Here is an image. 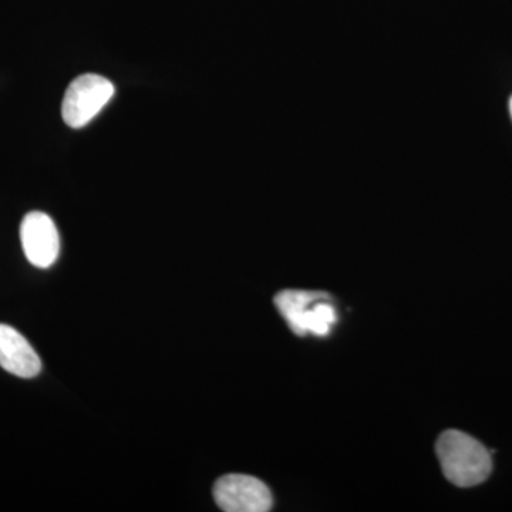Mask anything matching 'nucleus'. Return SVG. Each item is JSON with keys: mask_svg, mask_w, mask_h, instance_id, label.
I'll return each mask as SVG.
<instances>
[{"mask_svg": "<svg viewBox=\"0 0 512 512\" xmlns=\"http://www.w3.org/2000/svg\"><path fill=\"white\" fill-rule=\"evenodd\" d=\"M436 451L444 476L457 487L484 483L493 471L490 451L463 431H444L437 440Z\"/></svg>", "mask_w": 512, "mask_h": 512, "instance_id": "f257e3e1", "label": "nucleus"}, {"mask_svg": "<svg viewBox=\"0 0 512 512\" xmlns=\"http://www.w3.org/2000/svg\"><path fill=\"white\" fill-rule=\"evenodd\" d=\"M275 306L292 332L298 336L325 338L338 320L335 306L322 292L282 291L275 296Z\"/></svg>", "mask_w": 512, "mask_h": 512, "instance_id": "f03ea898", "label": "nucleus"}, {"mask_svg": "<svg viewBox=\"0 0 512 512\" xmlns=\"http://www.w3.org/2000/svg\"><path fill=\"white\" fill-rule=\"evenodd\" d=\"M114 84L100 74L87 73L74 79L64 93L62 116L72 128H82L113 99Z\"/></svg>", "mask_w": 512, "mask_h": 512, "instance_id": "7ed1b4c3", "label": "nucleus"}, {"mask_svg": "<svg viewBox=\"0 0 512 512\" xmlns=\"http://www.w3.org/2000/svg\"><path fill=\"white\" fill-rule=\"evenodd\" d=\"M214 500L222 511L266 512L274 505L271 490L258 478L228 474L214 485Z\"/></svg>", "mask_w": 512, "mask_h": 512, "instance_id": "20e7f679", "label": "nucleus"}, {"mask_svg": "<svg viewBox=\"0 0 512 512\" xmlns=\"http://www.w3.org/2000/svg\"><path fill=\"white\" fill-rule=\"evenodd\" d=\"M20 241L26 258L37 268H49L59 258V232L55 222L45 212H29L23 218Z\"/></svg>", "mask_w": 512, "mask_h": 512, "instance_id": "39448f33", "label": "nucleus"}, {"mask_svg": "<svg viewBox=\"0 0 512 512\" xmlns=\"http://www.w3.org/2000/svg\"><path fill=\"white\" fill-rule=\"evenodd\" d=\"M0 366L22 379H32L42 370L36 350L9 325H0Z\"/></svg>", "mask_w": 512, "mask_h": 512, "instance_id": "423d86ee", "label": "nucleus"}, {"mask_svg": "<svg viewBox=\"0 0 512 512\" xmlns=\"http://www.w3.org/2000/svg\"><path fill=\"white\" fill-rule=\"evenodd\" d=\"M510 114H511V119H512V97H511V100H510Z\"/></svg>", "mask_w": 512, "mask_h": 512, "instance_id": "0eeeda50", "label": "nucleus"}]
</instances>
